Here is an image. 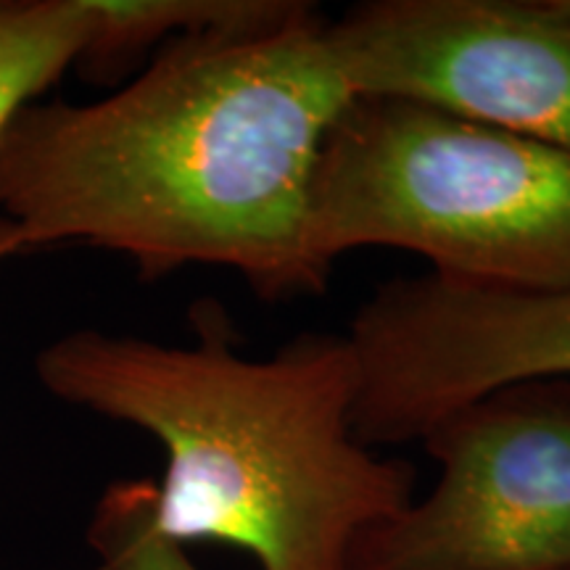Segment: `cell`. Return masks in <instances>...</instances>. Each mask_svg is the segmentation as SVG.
<instances>
[{
	"mask_svg": "<svg viewBox=\"0 0 570 570\" xmlns=\"http://www.w3.org/2000/svg\"><path fill=\"white\" fill-rule=\"evenodd\" d=\"M323 27L177 38L111 96L27 106L0 138L21 252L80 244L146 281L223 267L265 302L323 294L312 185L354 98Z\"/></svg>",
	"mask_w": 570,
	"mask_h": 570,
	"instance_id": "cell-1",
	"label": "cell"
},
{
	"mask_svg": "<svg viewBox=\"0 0 570 570\" xmlns=\"http://www.w3.org/2000/svg\"><path fill=\"white\" fill-rule=\"evenodd\" d=\"M190 320L188 346L82 327L40 348L35 375L159 441L156 523L177 544L235 547L262 570H348L356 541L415 491V468L356 436L348 338L302 333L252 360L223 304H194Z\"/></svg>",
	"mask_w": 570,
	"mask_h": 570,
	"instance_id": "cell-2",
	"label": "cell"
},
{
	"mask_svg": "<svg viewBox=\"0 0 570 570\" xmlns=\"http://www.w3.org/2000/svg\"><path fill=\"white\" fill-rule=\"evenodd\" d=\"M312 246L327 269L356 248H399L475 288H570V154L431 106L354 96L320 154Z\"/></svg>",
	"mask_w": 570,
	"mask_h": 570,
	"instance_id": "cell-3",
	"label": "cell"
},
{
	"mask_svg": "<svg viewBox=\"0 0 570 570\" xmlns=\"http://www.w3.org/2000/svg\"><path fill=\"white\" fill-rule=\"evenodd\" d=\"M420 444L436 483L356 541L348 570H570V386L502 389Z\"/></svg>",
	"mask_w": 570,
	"mask_h": 570,
	"instance_id": "cell-4",
	"label": "cell"
},
{
	"mask_svg": "<svg viewBox=\"0 0 570 570\" xmlns=\"http://www.w3.org/2000/svg\"><path fill=\"white\" fill-rule=\"evenodd\" d=\"M323 35L354 96L431 106L570 154V0H367Z\"/></svg>",
	"mask_w": 570,
	"mask_h": 570,
	"instance_id": "cell-5",
	"label": "cell"
},
{
	"mask_svg": "<svg viewBox=\"0 0 570 570\" xmlns=\"http://www.w3.org/2000/svg\"><path fill=\"white\" fill-rule=\"evenodd\" d=\"M346 338L360 367L356 436L410 444L483 396L570 375V288L396 277L362 302Z\"/></svg>",
	"mask_w": 570,
	"mask_h": 570,
	"instance_id": "cell-6",
	"label": "cell"
},
{
	"mask_svg": "<svg viewBox=\"0 0 570 570\" xmlns=\"http://www.w3.org/2000/svg\"><path fill=\"white\" fill-rule=\"evenodd\" d=\"M90 30L77 67L111 75L135 59L190 35L269 32L315 17L304 0H88Z\"/></svg>",
	"mask_w": 570,
	"mask_h": 570,
	"instance_id": "cell-7",
	"label": "cell"
},
{
	"mask_svg": "<svg viewBox=\"0 0 570 570\" xmlns=\"http://www.w3.org/2000/svg\"><path fill=\"white\" fill-rule=\"evenodd\" d=\"M88 30V0H0V138L77 67Z\"/></svg>",
	"mask_w": 570,
	"mask_h": 570,
	"instance_id": "cell-8",
	"label": "cell"
},
{
	"mask_svg": "<svg viewBox=\"0 0 570 570\" xmlns=\"http://www.w3.org/2000/svg\"><path fill=\"white\" fill-rule=\"evenodd\" d=\"M101 570H198L188 547L156 523V483L117 481L104 491L88 525Z\"/></svg>",
	"mask_w": 570,
	"mask_h": 570,
	"instance_id": "cell-9",
	"label": "cell"
},
{
	"mask_svg": "<svg viewBox=\"0 0 570 570\" xmlns=\"http://www.w3.org/2000/svg\"><path fill=\"white\" fill-rule=\"evenodd\" d=\"M21 252V244H19V233L13 223H9L6 217H0V262L6 259V256H13Z\"/></svg>",
	"mask_w": 570,
	"mask_h": 570,
	"instance_id": "cell-10",
	"label": "cell"
}]
</instances>
